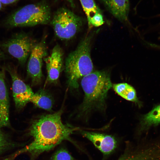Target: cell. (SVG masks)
I'll return each instance as SVG.
<instances>
[{"label": "cell", "instance_id": "10", "mask_svg": "<svg viewBox=\"0 0 160 160\" xmlns=\"http://www.w3.org/2000/svg\"><path fill=\"white\" fill-rule=\"evenodd\" d=\"M81 133L104 155L110 154L116 148V141L111 135L84 130Z\"/></svg>", "mask_w": 160, "mask_h": 160}, {"label": "cell", "instance_id": "14", "mask_svg": "<svg viewBox=\"0 0 160 160\" xmlns=\"http://www.w3.org/2000/svg\"><path fill=\"white\" fill-rule=\"evenodd\" d=\"M160 123V104L142 117L139 129L140 134L148 130L151 127Z\"/></svg>", "mask_w": 160, "mask_h": 160}, {"label": "cell", "instance_id": "12", "mask_svg": "<svg viewBox=\"0 0 160 160\" xmlns=\"http://www.w3.org/2000/svg\"><path fill=\"white\" fill-rule=\"evenodd\" d=\"M110 12L121 21L127 20L129 10V0H102Z\"/></svg>", "mask_w": 160, "mask_h": 160}, {"label": "cell", "instance_id": "13", "mask_svg": "<svg viewBox=\"0 0 160 160\" xmlns=\"http://www.w3.org/2000/svg\"><path fill=\"white\" fill-rule=\"evenodd\" d=\"M30 101L36 106L49 111H52L54 103V99L51 94L43 89H40L34 93Z\"/></svg>", "mask_w": 160, "mask_h": 160}, {"label": "cell", "instance_id": "8", "mask_svg": "<svg viewBox=\"0 0 160 160\" xmlns=\"http://www.w3.org/2000/svg\"><path fill=\"white\" fill-rule=\"evenodd\" d=\"M6 69L12 78L13 96L15 106L17 109H21L30 101L34 93L30 87L19 77L16 68L14 66L8 65Z\"/></svg>", "mask_w": 160, "mask_h": 160}, {"label": "cell", "instance_id": "7", "mask_svg": "<svg viewBox=\"0 0 160 160\" xmlns=\"http://www.w3.org/2000/svg\"><path fill=\"white\" fill-rule=\"evenodd\" d=\"M45 39L36 43L30 55L27 65V73L32 84H39L43 77L42 67L43 59L47 55Z\"/></svg>", "mask_w": 160, "mask_h": 160}, {"label": "cell", "instance_id": "3", "mask_svg": "<svg viewBox=\"0 0 160 160\" xmlns=\"http://www.w3.org/2000/svg\"><path fill=\"white\" fill-rule=\"evenodd\" d=\"M91 39L90 35L86 37L66 58L65 72L68 87L71 89L78 88L79 79L93 72L90 56Z\"/></svg>", "mask_w": 160, "mask_h": 160}, {"label": "cell", "instance_id": "1", "mask_svg": "<svg viewBox=\"0 0 160 160\" xmlns=\"http://www.w3.org/2000/svg\"><path fill=\"white\" fill-rule=\"evenodd\" d=\"M61 109L51 114L43 115L34 120L29 134L33 139L28 145L10 156L11 159L20 153H29L32 160L42 153L49 151L64 140L71 141L70 136L78 127L64 124L61 120Z\"/></svg>", "mask_w": 160, "mask_h": 160}, {"label": "cell", "instance_id": "16", "mask_svg": "<svg viewBox=\"0 0 160 160\" xmlns=\"http://www.w3.org/2000/svg\"><path fill=\"white\" fill-rule=\"evenodd\" d=\"M118 160H145L142 147L138 143L134 148L126 150Z\"/></svg>", "mask_w": 160, "mask_h": 160}, {"label": "cell", "instance_id": "20", "mask_svg": "<svg viewBox=\"0 0 160 160\" xmlns=\"http://www.w3.org/2000/svg\"><path fill=\"white\" fill-rule=\"evenodd\" d=\"M104 22L103 15L101 13H97L94 14L91 18L88 25L95 27H98L103 25Z\"/></svg>", "mask_w": 160, "mask_h": 160}, {"label": "cell", "instance_id": "19", "mask_svg": "<svg viewBox=\"0 0 160 160\" xmlns=\"http://www.w3.org/2000/svg\"><path fill=\"white\" fill-rule=\"evenodd\" d=\"M51 160H76L65 149L61 148L52 156Z\"/></svg>", "mask_w": 160, "mask_h": 160}, {"label": "cell", "instance_id": "9", "mask_svg": "<svg viewBox=\"0 0 160 160\" xmlns=\"http://www.w3.org/2000/svg\"><path fill=\"white\" fill-rule=\"evenodd\" d=\"M63 56L61 48L57 44L53 48L51 55L44 58L47 73L45 84L57 81L63 65Z\"/></svg>", "mask_w": 160, "mask_h": 160}, {"label": "cell", "instance_id": "5", "mask_svg": "<svg viewBox=\"0 0 160 160\" xmlns=\"http://www.w3.org/2000/svg\"><path fill=\"white\" fill-rule=\"evenodd\" d=\"M56 36L62 40L73 38L81 27V18L71 11L62 9L55 14L51 22Z\"/></svg>", "mask_w": 160, "mask_h": 160}, {"label": "cell", "instance_id": "2", "mask_svg": "<svg viewBox=\"0 0 160 160\" xmlns=\"http://www.w3.org/2000/svg\"><path fill=\"white\" fill-rule=\"evenodd\" d=\"M81 84L84 97L79 108V115H87L93 110H104L108 92L113 85L109 73L92 72L82 77Z\"/></svg>", "mask_w": 160, "mask_h": 160}, {"label": "cell", "instance_id": "22", "mask_svg": "<svg viewBox=\"0 0 160 160\" xmlns=\"http://www.w3.org/2000/svg\"><path fill=\"white\" fill-rule=\"evenodd\" d=\"M7 56L4 52L0 49V61L5 59L7 58Z\"/></svg>", "mask_w": 160, "mask_h": 160}, {"label": "cell", "instance_id": "15", "mask_svg": "<svg viewBox=\"0 0 160 160\" xmlns=\"http://www.w3.org/2000/svg\"><path fill=\"white\" fill-rule=\"evenodd\" d=\"M112 87L119 95L124 99L137 103L140 106L141 103L137 97L136 91L131 85L125 83L114 84Z\"/></svg>", "mask_w": 160, "mask_h": 160}, {"label": "cell", "instance_id": "6", "mask_svg": "<svg viewBox=\"0 0 160 160\" xmlns=\"http://www.w3.org/2000/svg\"><path fill=\"white\" fill-rule=\"evenodd\" d=\"M36 43L25 33H16L0 44V47L16 58L21 65L26 62Z\"/></svg>", "mask_w": 160, "mask_h": 160}, {"label": "cell", "instance_id": "17", "mask_svg": "<svg viewBox=\"0 0 160 160\" xmlns=\"http://www.w3.org/2000/svg\"><path fill=\"white\" fill-rule=\"evenodd\" d=\"M0 128V156L9 151L22 145V144L12 141L1 130Z\"/></svg>", "mask_w": 160, "mask_h": 160}, {"label": "cell", "instance_id": "23", "mask_svg": "<svg viewBox=\"0 0 160 160\" xmlns=\"http://www.w3.org/2000/svg\"><path fill=\"white\" fill-rule=\"evenodd\" d=\"M1 2V0H0V10L1 9L2 7Z\"/></svg>", "mask_w": 160, "mask_h": 160}, {"label": "cell", "instance_id": "21", "mask_svg": "<svg viewBox=\"0 0 160 160\" xmlns=\"http://www.w3.org/2000/svg\"><path fill=\"white\" fill-rule=\"evenodd\" d=\"M17 0H1L2 4H8L13 3Z\"/></svg>", "mask_w": 160, "mask_h": 160}, {"label": "cell", "instance_id": "4", "mask_svg": "<svg viewBox=\"0 0 160 160\" xmlns=\"http://www.w3.org/2000/svg\"><path fill=\"white\" fill-rule=\"evenodd\" d=\"M50 9L44 3L27 5L11 15L4 24L7 28L33 26L46 24L50 21Z\"/></svg>", "mask_w": 160, "mask_h": 160}, {"label": "cell", "instance_id": "18", "mask_svg": "<svg viewBox=\"0 0 160 160\" xmlns=\"http://www.w3.org/2000/svg\"><path fill=\"white\" fill-rule=\"evenodd\" d=\"M83 10L87 19L88 23L91 17L97 13H101V11L94 0H80Z\"/></svg>", "mask_w": 160, "mask_h": 160}, {"label": "cell", "instance_id": "11", "mask_svg": "<svg viewBox=\"0 0 160 160\" xmlns=\"http://www.w3.org/2000/svg\"><path fill=\"white\" fill-rule=\"evenodd\" d=\"M4 69L0 71V127H9V102L5 82Z\"/></svg>", "mask_w": 160, "mask_h": 160}, {"label": "cell", "instance_id": "24", "mask_svg": "<svg viewBox=\"0 0 160 160\" xmlns=\"http://www.w3.org/2000/svg\"></svg>", "mask_w": 160, "mask_h": 160}]
</instances>
